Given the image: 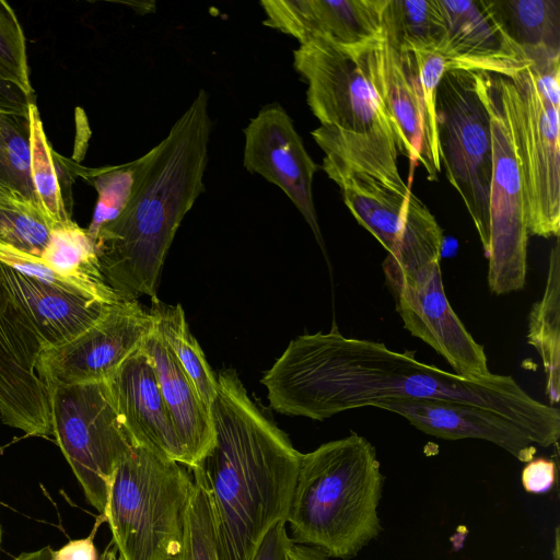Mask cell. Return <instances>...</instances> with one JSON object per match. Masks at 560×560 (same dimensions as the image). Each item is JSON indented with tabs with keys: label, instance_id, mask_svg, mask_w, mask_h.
Segmentation results:
<instances>
[{
	"label": "cell",
	"instance_id": "3957f363",
	"mask_svg": "<svg viewBox=\"0 0 560 560\" xmlns=\"http://www.w3.org/2000/svg\"><path fill=\"white\" fill-rule=\"evenodd\" d=\"M201 89L167 136L140 156L132 196L94 242L103 277L120 301L156 300L165 257L184 217L205 191L212 121Z\"/></svg>",
	"mask_w": 560,
	"mask_h": 560
},
{
	"label": "cell",
	"instance_id": "d4e9b609",
	"mask_svg": "<svg viewBox=\"0 0 560 560\" xmlns=\"http://www.w3.org/2000/svg\"><path fill=\"white\" fill-rule=\"evenodd\" d=\"M31 120V174L39 208L51 229L71 222L70 174L75 175L70 160L59 156L50 147L36 104L28 108Z\"/></svg>",
	"mask_w": 560,
	"mask_h": 560
},
{
	"label": "cell",
	"instance_id": "b9f144b4",
	"mask_svg": "<svg viewBox=\"0 0 560 560\" xmlns=\"http://www.w3.org/2000/svg\"><path fill=\"white\" fill-rule=\"evenodd\" d=\"M1 545H2V527H1V523H0V550H1Z\"/></svg>",
	"mask_w": 560,
	"mask_h": 560
},
{
	"label": "cell",
	"instance_id": "4fadbf2b",
	"mask_svg": "<svg viewBox=\"0 0 560 560\" xmlns=\"http://www.w3.org/2000/svg\"><path fill=\"white\" fill-rule=\"evenodd\" d=\"M44 341L0 266V419L30 436L52 435L49 393L36 373Z\"/></svg>",
	"mask_w": 560,
	"mask_h": 560
},
{
	"label": "cell",
	"instance_id": "d590c367",
	"mask_svg": "<svg viewBox=\"0 0 560 560\" xmlns=\"http://www.w3.org/2000/svg\"><path fill=\"white\" fill-rule=\"evenodd\" d=\"M292 541L285 522H280L268 530L253 560H283Z\"/></svg>",
	"mask_w": 560,
	"mask_h": 560
},
{
	"label": "cell",
	"instance_id": "60d3db41",
	"mask_svg": "<svg viewBox=\"0 0 560 560\" xmlns=\"http://www.w3.org/2000/svg\"><path fill=\"white\" fill-rule=\"evenodd\" d=\"M100 560H122L113 544V541L107 546L104 552L100 556Z\"/></svg>",
	"mask_w": 560,
	"mask_h": 560
},
{
	"label": "cell",
	"instance_id": "83f0119b",
	"mask_svg": "<svg viewBox=\"0 0 560 560\" xmlns=\"http://www.w3.org/2000/svg\"><path fill=\"white\" fill-rule=\"evenodd\" d=\"M154 328L210 410L218 390V378L210 369L198 341L191 335L180 304L168 305L159 299L149 308Z\"/></svg>",
	"mask_w": 560,
	"mask_h": 560
},
{
	"label": "cell",
	"instance_id": "30bf717a",
	"mask_svg": "<svg viewBox=\"0 0 560 560\" xmlns=\"http://www.w3.org/2000/svg\"><path fill=\"white\" fill-rule=\"evenodd\" d=\"M52 435L90 504L104 514L112 479L132 445L106 382L50 385Z\"/></svg>",
	"mask_w": 560,
	"mask_h": 560
},
{
	"label": "cell",
	"instance_id": "f546056e",
	"mask_svg": "<svg viewBox=\"0 0 560 560\" xmlns=\"http://www.w3.org/2000/svg\"><path fill=\"white\" fill-rule=\"evenodd\" d=\"M140 158L115 166L84 168L71 163L75 175L90 182L97 191V200L88 233L95 240L98 231L115 221L127 207L140 171Z\"/></svg>",
	"mask_w": 560,
	"mask_h": 560
},
{
	"label": "cell",
	"instance_id": "9a60e30c",
	"mask_svg": "<svg viewBox=\"0 0 560 560\" xmlns=\"http://www.w3.org/2000/svg\"><path fill=\"white\" fill-rule=\"evenodd\" d=\"M446 35L436 51L447 70L483 71L514 77L532 66L508 34L490 0H440Z\"/></svg>",
	"mask_w": 560,
	"mask_h": 560
},
{
	"label": "cell",
	"instance_id": "4316f807",
	"mask_svg": "<svg viewBox=\"0 0 560 560\" xmlns=\"http://www.w3.org/2000/svg\"><path fill=\"white\" fill-rule=\"evenodd\" d=\"M383 35L399 51L436 52L446 35L440 0H387Z\"/></svg>",
	"mask_w": 560,
	"mask_h": 560
},
{
	"label": "cell",
	"instance_id": "ffe728a7",
	"mask_svg": "<svg viewBox=\"0 0 560 560\" xmlns=\"http://www.w3.org/2000/svg\"><path fill=\"white\" fill-rule=\"evenodd\" d=\"M142 348L154 366L164 401L185 453L186 467L191 468L214 441L210 410L155 328Z\"/></svg>",
	"mask_w": 560,
	"mask_h": 560
},
{
	"label": "cell",
	"instance_id": "4dcf8cb0",
	"mask_svg": "<svg viewBox=\"0 0 560 560\" xmlns=\"http://www.w3.org/2000/svg\"><path fill=\"white\" fill-rule=\"evenodd\" d=\"M50 230L36 206L0 186V242L40 257Z\"/></svg>",
	"mask_w": 560,
	"mask_h": 560
},
{
	"label": "cell",
	"instance_id": "277c9868",
	"mask_svg": "<svg viewBox=\"0 0 560 560\" xmlns=\"http://www.w3.org/2000/svg\"><path fill=\"white\" fill-rule=\"evenodd\" d=\"M381 39L342 47L315 38L293 51V66L307 83V104L320 122L311 135L325 155L406 191L397 161L407 151L381 91Z\"/></svg>",
	"mask_w": 560,
	"mask_h": 560
},
{
	"label": "cell",
	"instance_id": "e575fe53",
	"mask_svg": "<svg viewBox=\"0 0 560 560\" xmlns=\"http://www.w3.org/2000/svg\"><path fill=\"white\" fill-rule=\"evenodd\" d=\"M522 485L529 493H546L556 482V464L546 458H533L522 471Z\"/></svg>",
	"mask_w": 560,
	"mask_h": 560
},
{
	"label": "cell",
	"instance_id": "d6a6232c",
	"mask_svg": "<svg viewBox=\"0 0 560 560\" xmlns=\"http://www.w3.org/2000/svg\"><path fill=\"white\" fill-rule=\"evenodd\" d=\"M0 75L35 96L30 81L25 36L14 11L4 0H0Z\"/></svg>",
	"mask_w": 560,
	"mask_h": 560
},
{
	"label": "cell",
	"instance_id": "7a4b0ae2",
	"mask_svg": "<svg viewBox=\"0 0 560 560\" xmlns=\"http://www.w3.org/2000/svg\"><path fill=\"white\" fill-rule=\"evenodd\" d=\"M217 378L214 441L191 468L210 494L220 560H253L268 530L287 520L302 454L249 398L234 369Z\"/></svg>",
	"mask_w": 560,
	"mask_h": 560
},
{
	"label": "cell",
	"instance_id": "2e32d148",
	"mask_svg": "<svg viewBox=\"0 0 560 560\" xmlns=\"http://www.w3.org/2000/svg\"><path fill=\"white\" fill-rule=\"evenodd\" d=\"M105 382L132 447L144 448L186 466L185 453L154 366L143 348L130 355Z\"/></svg>",
	"mask_w": 560,
	"mask_h": 560
},
{
	"label": "cell",
	"instance_id": "f35d334b",
	"mask_svg": "<svg viewBox=\"0 0 560 560\" xmlns=\"http://www.w3.org/2000/svg\"><path fill=\"white\" fill-rule=\"evenodd\" d=\"M283 560H329V557L313 547L292 541Z\"/></svg>",
	"mask_w": 560,
	"mask_h": 560
},
{
	"label": "cell",
	"instance_id": "ba28073f",
	"mask_svg": "<svg viewBox=\"0 0 560 560\" xmlns=\"http://www.w3.org/2000/svg\"><path fill=\"white\" fill-rule=\"evenodd\" d=\"M522 171L528 233L560 232V62L494 74Z\"/></svg>",
	"mask_w": 560,
	"mask_h": 560
},
{
	"label": "cell",
	"instance_id": "7c38bea8",
	"mask_svg": "<svg viewBox=\"0 0 560 560\" xmlns=\"http://www.w3.org/2000/svg\"><path fill=\"white\" fill-rule=\"evenodd\" d=\"M154 324L149 310L138 300L105 306L86 330L39 354L36 373L45 386L107 381L141 349Z\"/></svg>",
	"mask_w": 560,
	"mask_h": 560
},
{
	"label": "cell",
	"instance_id": "52a82bcc",
	"mask_svg": "<svg viewBox=\"0 0 560 560\" xmlns=\"http://www.w3.org/2000/svg\"><path fill=\"white\" fill-rule=\"evenodd\" d=\"M192 488L186 466L141 448L116 469L105 521L122 560H178Z\"/></svg>",
	"mask_w": 560,
	"mask_h": 560
},
{
	"label": "cell",
	"instance_id": "9c48e42d",
	"mask_svg": "<svg viewBox=\"0 0 560 560\" xmlns=\"http://www.w3.org/2000/svg\"><path fill=\"white\" fill-rule=\"evenodd\" d=\"M435 108L441 165L464 201L486 252L492 138L480 71L447 70L438 86Z\"/></svg>",
	"mask_w": 560,
	"mask_h": 560
},
{
	"label": "cell",
	"instance_id": "8fae6325",
	"mask_svg": "<svg viewBox=\"0 0 560 560\" xmlns=\"http://www.w3.org/2000/svg\"><path fill=\"white\" fill-rule=\"evenodd\" d=\"M490 114L492 178L489 203L488 285L494 294L524 288L527 273V203L510 118L494 73L480 71Z\"/></svg>",
	"mask_w": 560,
	"mask_h": 560
},
{
	"label": "cell",
	"instance_id": "6da1fadb",
	"mask_svg": "<svg viewBox=\"0 0 560 560\" xmlns=\"http://www.w3.org/2000/svg\"><path fill=\"white\" fill-rule=\"evenodd\" d=\"M270 407L324 420L386 399L447 400L491 410L518 425L534 444L560 438V412L532 397L510 375L469 380L394 351L384 343L328 332L292 339L260 380Z\"/></svg>",
	"mask_w": 560,
	"mask_h": 560
},
{
	"label": "cell",
	"instance_id": "74e56055",
	"mask_svg": "<svg viewBox=\"0 0 560 560\" xmlns=\"http://www.w3.org/2000/svg\"><path fill=\"white\" fill-rule=\"evenodd\" d=\"M34 103L35 96L0 75V112L28 114L30 105Z\"/></svg>",
	"mask_w": 560,
	"mask_h": 560
},
{
	"label": "cell",
	"instance_id": "836d02e7",
	"mask_svg": "<svg viewBox=\"0 0 560 560\" xmlns=\"http://www.w3.org/2000/svg\"><path fill=\"white\" fill-rule=\"evenodd\" d=\"M416 56L419 71V80L423 95L425 125H427V151L430 166L438 177L442 170L439 128L436 117V91L443 74L447 71L445 59L438 52L412 51Z\"/></svg>",
	"mask_w": 560,
	"mask_h": 560
},
{
	"label": "cell",
	"instance_id": "484cf974",
	"mask_svg": "<svg viewBox=\"0 0 560 560\" xmlns=\"http://www.w3.org/2000/svg\"><path fill=\"white\" fill-rule=\"evenodd\" d=\"M527 342L541 358L546 394L551 405L560 397V244L557 238L549 256L542 298L528 315Z\"/></svg>",
	"mask_w": 560,
	"mask_h": 560
},
{
	"label": "cell",
	"instance_id": "f1b7e54d",
	"mask_svg": "<svg viewBox=\"0 0 560 560\" xmlns=\"http://www.w3.org/2000/svg\"><path fill=\"white\" fill-rule=\"evenodd\" d=\"M31 164L28 114L0 112V186L40 210L32 183Z\"/></svg>",
	"mask_w": 560,
	"mask_h": 560
},
{
	"label": "cell",
	"instance_id": "5bb4252c",
	"mask_svg": "<svg viewBox=\"0 0 560 560\" xmlns=\"http://www.w3.org/2000/svg\"><path fill=\"white\" fill-rule=\"evenodd\" d=\"M243 131L244 167L289 197L324 248L312 188L320 166L306 151L292 118L279 103L267 104Z\"/></svg>",
	"mask_w": 560,
	"mask_h": 560
},
{
	"label": "cell",
	"instance_id": "ab89813d",
	"mask_svg": "<svg viewBox=\"0 0 560 560\" xmlns=\"http://www.w3.org/2000/svg\"><path fill=\"white\" fill-rule=\"evenodd\" d=\"M54 551L50 546H46L38 550L23 552L11 560H54Z\"/></svg>",
	"mask_w": 560,
	"mask_h": 560
},
{
	"label": "cell",
	"instance_id": "7402d4cb",
	"mask_svg": "<svg viewBox=\"0 0 560 560\" xmlns=\"http://www.w3.org/2000/svg\"><path fill=\"white\" fill-rule=\"evenodd\" d=\"M386 3L387 0H304L305 43L324 38L351 47L378 39Z\"/></svg>",
	"mask_w": 560,
	"mask_h": 560
},
{
	"label": "cell",
	"instance_id": "8d00e7d4",
	"mask_svg": "<svg viewBox=\"0 0 560 560\" xmlns=\"http://www.w3.org/2000/svg\"><path fill=\"white\" fill-rule=\"evenodd\" d=\"M104 521L105 516L101 514L89 537L70 540L60 549L55 550L54 560H100L93 539L98 525Z\"/></svg>",
	"mask_w": 560,
	"mask_h": 560
},
{
	"label": "cell",
	"instance_id": "603a6c76",
	"mask_svg": "<svg viewBox=\"0 0 560 560\" xmlns=\"http://www.w3.org/2000/svg\"><path fill=\"white\" fill-rule=\"evenodd\" d=\"M508 34L533 66L560 62L559 0H490Z\"/></svg>",
	"mask_w": 560,
	"mask_h": 560
},
{
	"label": "cell",
	"instance_id": "d6986e66",
	"mask_svg": "<svg viewBox=\"0 0 560 560\" xmlns=\"http://www.w3.org/2000/svg\"><path fill=\"white\" fill-rule=\"evenodd\" d=\"M377 68L382 96L406 147L410 167L419 163L428 178L435 180L428 160L424 103L415 54L397 50L383 35Z\"/></svg>",
	"mask_w": 560,
	"mask_h": 560
},
{
	"label": "cell",
	"instance_id": "e0dca14e",
	"mask_svg": "<svg viewBox=\"0 0 560 560\" xmlns=\"http://www.w3.org/2000/svg\"><path fill=\"white\" fill-rule=\"evenodd\" d=\"M372 407L395 412L420 431L440 439L483 440L524 463L536 454L534 443L518 425L478 406L447 400L386 399Z\"/></svg>",
	"mask_w": 560,
	"mask_h": 560
},
{
	"label": "cell",
	"instance_id": "5b68a950",
	"mask_svg": "<svg viewBox=\"0 0 560 560\" xmlns=\"http://www.w3.org/2000/svg\"><path fill=\"white\" fill-rule=\"evenodd\" d=\"M383 475L374 446L350 435L302 454L285 524L293 542L355 557L381 530Z\"/></svg>",
	"mask_w": 560,
	"mask_h": 560
},
{
	"label": "cell",
	"instance_id": "8992f818",
	"mask_svg": "<svg viewBox=\"0 0 560 560\" xmlns=\"http://www.w3.org/2000/svg\"><path fill=\"white\" fill-rule=\"evenodd\" d=\"M443 231L420 200L396 246L383 261L385 280L404 327L434 349L454 373L469 380H489L483 347L452 308L441 273Z\"/></svg>",
	"mask_w": 560,
	"mask_h": 560
},
{
	"label": "cell",
	"instance_id": "44dd1931",
	"mask_svg": "<svg viewBox=\"0 0 560 560\" xmlns=\"http://www.w3.org/2000/svg\"><path fill=\"white\" fill-rule=\"evenodd\" d=\"M0 266L45 348L62 345L79 336L96 322L108 305L85 294L30 278L1 262Z\"/></svg>",
	"mask_w": 560,
	"mask_h": 560
},
{
	"label": "cell",
	"instance_id": "cb8c5ba5",
	"mask_svg": "<svg viewBox=\"0 0 560 560\" xmlns=\"http://www.w3.org/2000/svg\"><path fill=\"white\" fill-rule=\"evenodd\" d=\"M40 258L52 270L80 285L103 304L120 300L106 283L101 271L95 242L86 229L71 221L50 230Z\"/></svg>",
	"mask_w": 560,
	"mask_h": 560
},
{
	"label": "cell",
	"instance_id": "1f68e13d",
	"mask_svg": "<svg viewBox=\"0 0 560 560\" xmlns=\"http://www.w3.org/2000/svg\"><path fill=\"white\" fill-rule=\"evenodd\" d=\"M192 488L185 513L183 547L178 560H220L210 494L195 468H189Z\"/></svg>",
	"mask_w": 560,
	"mask_h": 560
},
{
	"label": "cell",
	"instance_id": "ac0fdd59",
	"mask_svg": "<svg viewBox=\"0 0 560 560\" xmlns=\"http://www.w3.org/2000/svg\"><path fill=\"white\" fill-rule=\"evenodd\" d=\"M320 167L337 184L355 220L390 253L420 201L411 188L395 189L331 155L324 156Z\"/></svg>",
	"mask_w": 560,
	"mask_h": 560
}]
</instances>
